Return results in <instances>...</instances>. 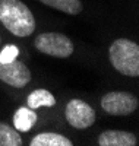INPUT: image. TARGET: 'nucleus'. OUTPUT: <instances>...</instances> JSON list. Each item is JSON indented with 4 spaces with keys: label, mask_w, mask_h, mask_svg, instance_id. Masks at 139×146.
<instances>
[{
    "label": "nucleus",
    "mask_w": 139,
    "mask_h": 146,
    "mask_svg": "<svg viewBox=\"0 0 139 146\" xmlns=\"http://www.w3.org/2000/svg\"><path fill=\"white\" fill-rule=\"evenodd\" d=\"M34 45L38 51L48 54V56H53V57H60V58L69 57L73 53V44L70 38H67L63 34H57V32L40 34L35 38Z\"/></svg>",
    "instance_id": "obj_3"
},
{
    "label": "nucleus",
    "mask_w": 139,
    "mask_h": 146,
    "mask_svg": "<svg viewBox=\"0 0 139 146\" xmlns=\"http://www.w3.org/2000/svg\"><path fill=\"white\" fill-rule=\"evenodd\" d=\"M110 62L119 73L126 76L139 75V45L130 40L119 38L110 45Z\"/></svg>",
    "instance_id": "obj_2"
},
{
    "label": "nucleus",
    "mask_w": 139,
    "mask_h": 146,
    "mask_svg": "<svg viewBox=\"0 0 139 146\" xmlns=\"http://www.w3.org/2000/svg\"><path fill=\"white\" fill-rule=\"evenodd\" d=\"M138 98L129 92H108L101 100V107L110 115H129L138 108Z\"/></svg>",
    "instance_id": "obj_4"
},
{
    "label": "nucleus",
    "mask_w": 139,
    "mask_h": 146,
    "mask_svg": "<svg viewBox=\"0 0 139 146\" xmlns=\"http://www.w3.org/2000/svg\"><path fill=\"white\" fill-rule=\"evenodd\" d=\"M31 146H72L73 143L65 137L59 135V133H51V131H45V133H40L37 135L31 143Z\"/></svg>",
    "instance_id": "obj_9"
},
{
    "label": "nucleus",
    "mask_w": 139,
    "mask_h": 146,
    "mask_svg": "<svg viewBox=\"0 0 139 146\" xmlns=\"http://www.w3.org/2000/svg\"><path fill=\"white\" fill-rule=\"evenodd\" d=\"M22 145L21 135L18 130L12 129L10 126L0 123V146H19Z\"/></svg>",
    "instance_id": "obj_12"
},
{
    "label": "nucleus",
    "mask_w": 139,
    "mask_h": 146,
    "mask_svg": "<svg viewBox=\"0 0 139 146\" xmlns=\"http://www.w3.org/2000/svg\"><path fill=\"white\" fill-rule=\"evenodd\" d=\"M0 80L15 88H22L31 80V72L25 63L12 60L9 63H0Z\"/></svg>",
    "instance_id": "obj_6"
},
{
    "label": "nucleus",
    "mask_w": 139,
    "mask_h": 146,
    "mask_svg": "<svg viewBox=\"0 0 139 146\" xmlns=\"http://www.w3.org/2000/svg\"><path fill=\"white\" fill-rule=\"evenodd\" d=\"M43 5L54 7L60 12H65L67 15H78L82 10L81 0H38Z\"/></svg>",
    "instance_id": "obj_11"
},
{
    "label": "nucleus",
    "mask_w": 139,
    "mask_h": 146,
    "mask_svg": "<svg viewBox=\"0 0 139 146\" xmlns=\"http://www.w3.org/2000/svg\"><path fill=\"white\" fill-rule=\"evenodd\" d=\"M27 104L31 110H37L41 107H53L56 104V98L45 89H35L29 94Z\"/></svg>",
    "instance_id": "obj_10"
},
{
    "label": "nucleus",
    "mask_w": 139,
    "mask_h": 146,
    "mask_svg": "<svg viewBox=\"0 0 139 146\" xmlns=\"http://www.w3.org/2000/svg\"><path fill=\"white\" fill-rule=\"evenodd\" d=\"M65 115L67 123L75 129H88L95 123V111L82 100H70L66 105Z\"/></svg>",
    "instance_id": "obj_5"
},
{
    "label": "nucleus",
    "mask_w": 139,
    "mask_h": 146,
    "mask_svg": "<svg viewBox=\"0 0 139 146\" xmlns=\"http://www.w3.org/2000/svg\"><path fill=\"white\" fill-rule=\"evenodd\" d=\"M0 21L16 36H28L35 31V19L21 0H0Z\"/></svg>",
    "instance_id": "obj_1"
},
{
    "label": "nucleus",
    "mask_w": 139,
    "mask_h": 146,
    "mask_svg": "<svg viewBox=\"0 0 139 146\" xmlns=\"http://www.w3.org/2000/svg\"><path fill=\"white\" fill-rule=\"evenodd\" d=\"M37 123V113L29 107H19L13 115V124L18 131H29Z\"/></svg>",
    "instance_id": "obj_8"
},
{
    "label": "nucleus",
    "mask_w": 139,
    "mask_h": 146,
    "mask_svg": "<svg viewBox=\"0 0 139 146\" xmlns=\"http://www.w3.org/2000/svg\"><path fill=\"white\" fill-rule=\"evenodd\" d=\"M19 56V48L13 44H7L0 51V63H9Z\"/></svg>",
    "instance_id": "obj_13"
},
{
    "label": "nucleus",
    "mask_w": 139,
    "mask_h": 146,
    "mask_svg": "<svg viewBox=\"0 0 139 146\" xmlns=\"http://www.w3.org/2000/svg\"><path fill=\"white\" fill-rule=\"evenodd\" d=\"M136 143V136L123 130H106L98 136L100 146H135Z\"/></svg>",
    "instance_id": "obj_7"
}]
</instances>
